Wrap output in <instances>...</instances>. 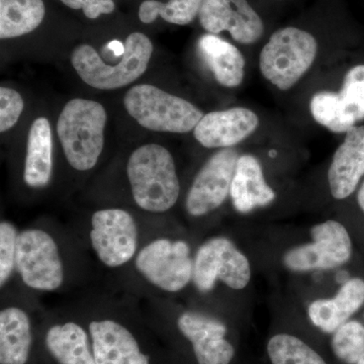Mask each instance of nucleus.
<instances>
[{
    "label": "nucleus",
    "mask_w": 364,
    "mask_h": 364,
    "mask_svg": "<svg viewBox=\"0 0 364 364\" xmlns=\"http://www.w3.org/2000/svg\"><path fill=\"white\" fill-rule=\"evenodd\" d=\"M127 174L136 205L150 213L173 208L181 193V182L171 153L158 144H146L132 153Z\"/></svg>",
    "instance_id": "1"
},
{
    "label": "nucleus",
    "mask_w": 364,
    "mask_h": 364,
    "mask_svg": "<svg viewBox=\"0 0 364 364\" xmlns=\"http://www.w3.org/2000/svg\"><path fill=\"white\" fill-rule=\"evenodd\" d=\"M107 114L104 105L95 100L74 98L60 114L57 134L67 161L79 171L97 165L104 150Z\"/></svg>",
    "instance_id": "2"
},
{
    "label": "nucleus",
    "mask_w": 364,
    "mask_h": 364,
    "mask_svg": "<svg viewBox=\"0 0 364 364\" xmlns=\"http://www.w3.org/2000/svg\"><path fill=\"white\" fill-rule=\"evenodd\" d=\"M124 53L117 65L105 63L95 48L81 44L71 54V64L86 85L102 90H117L131 85L147 70L153 45L142 33L127 38Z\"/></svg>",
    "instance_id": "3"
},
{
    "label": "nucleus",
    "mask_w": 364,
    "mask_h": 364,
    "mask_svg": "<svg viewBox=\"0 0 364 364\" xmlns=\"http://www.w3.org/2000/svg\"><path fill=\"white\" fill-rule=\"evenodd\" d=\"M318 42L306 31L294 26L272 33L260 53L263 77L279 90H289L301 80L315 62Z\"/></svg>",
    "instance_id": "4"
},
{
    "label": "nucleus",
    "mask_w": 364,
    "mask_h": 364,
    "mask_svg": "<svg viewBox=\"0 0 364 364\" xmlns=\"http://www.w3.org/2000/svg\"><path fill=\"white\" fill-rule=\"evenodd\" d=\"M127 112L147 130L186 134L203 117L195 105L150 85L134 86L124 97Z\"/></svg>",
    "instance_id": "5"
},
{
    "label": "nucleus",
    "mask_w": 364,
    "mask_h": 364,
    "mask_svg": "<svg viewBox=\"0 0 364 364\" xmlns=\"http://www.w3.org/2000/svg\"><path fill=\"white\" fill-rule=\"evenodd\" d=\"M312 242L289 249L282 258L294 272L330 270L346 264L353 253L350 234L343 224L328 220L311 229Z\"/></svg>",
    "instance_id": "6"
},
{
    "label": "nucleus",
    "mask_w": 364,
    "mask_h": 364,
    "mask_svg": "<svg viewBox=\"0 0 364 364\" xmlns=\"http://www.w3.org/2000/svg\"><path fill=\"white\" fill-rule=\"evenodd\" d=\"M251 279V265L245 254L226 237H215L198 248L193 259V284L208 293L221 280L230 289L241 291Z\"/></svg>",
    "instance_id": "7"
},
{
    "label": "nucleus",
    "mask_w": 364,
    "mask_h": 364,
    "mask_svg": "<svg viewBox=\"0 0 364 364\" xmlns=\"http://www.w3.org/2000/svg\"><path fill=\"white\" fill-rule=\"evenodd\" d=\"M16 267L31 289L51 291L63 284V263L58 246L43 230L28 229L18 234Z\"/></svg>",
    "instance_id": "8"
},
{
    "label": "nucleus",
    "mask_w": 364,
    "mask_h": 364,
    "mask_svg": "<svg viewBox=\"0 0 364 364\" xmlns=\"http://www.w3.org/2000/svg\"><path fill=\"white\" fill-rule=\"evenodd\" d=\"M136 267L153 286L169 293L181 291L193 279V259L186 241L151 242L136 256Z\"/></svg>",
    "instance_id": "9"
},
{
    "label": "nucleus",
    "mask_w": 364,
    "mask_h": 364,
    "mask_svg": "<svg viewBox=\"0 0 364 364\" xmlns=\"http://www.w3.org/2000/svg\"><path fill=\"white\" fill-rule=\"evenodd\" d=\"M90 241L105 265L119 267L135 255L138 227L134 218L121 208L97 210L91 218Z\"/></svg>",
    "instance_id": "10"
},
{
    "label": "nucleus",
    "mask_w": 364,
    "mask_h": 364,
    "mask_svg": "<svg viewBox=\"0 0 364 364\" xmlns=\"http://www.w3.org/2000/svg\"><path fill=\"white\" fill-rule=\"evenodd\" d=\"M238 152L220 150L205 162L189 188L186 210L193 217H203L221 207L231 191Z\"/></svg>",
    "instance_id": "11"
},
{
    "label": "nucleus",
    "mask_w": 364,
    "mask_h": 364,
    "mask_svg": "<svg viewBox=\"0 0 364 364\" xmlns=\"http://www.w3.org/2000/svg\"><path fill=\"white\" fill-rule=\"evenodd\" d=\"M198 18L208 33L228 32L243 45L254 44L264 33L259 14L247 0H203Z\"/></svg>",
    "instance_id": "12"
},
{
    "label": "nucleus",
    "mask_w": 364,
    "mask_h": 364,
    "mask_svg": "<svg viewBox=\"0 0 364 364\" xmlns=\"http://www.w3.org/2000/svg\"><path fill=\"white\" fill-rule=\"evenodd\" d=\"M179 331L193 345L198 364H230L235 355L233 345L225 336L224 323L205 314L189 311L177 321Z\"/></svg>",
    "instance_id": "13"
},
{
    "label": "nucleus",
    "mask_w": 364,
    "mask_h": 364,
    "mask_svg": "<svg viewBox=\"0 0 364 364\" xmlns=\"http://www.w3.org/2000/svg\"><path fill=\"white\" fill-rule=\"evenodd\" d=\"M258 126L259 117L255 112L246 107H232L203 114L193 135L203 147L227 149L245 140Z\"/></svg>",
    "instance_id": "14"
},
{
    "label": "nucleus",
    "mask_w": 364,
    "mask_h": 364,
    "mask_svg": "<svg viewBox=\"0 0 364 364\" xmlns=\"http://www.w3.org/2000/svg\"><path fill=\"white\" fill-rule=\"evenodd\" d=\"M364 179V126L345 133L328 171L330 191L335 200H346L358 191Z\"/></svg>",
    "instance_id": "15"
},
{
    "label": "nucleus",
    "mask_w": 364,
    "mask_h": 364,
    "mask_svg": "<svg viewBox=\"0 0 364 364\" xmlns=\"http://www.w3.org/2000/svg\"><path fill=\"white\" fill-rule=\"evenodd\" d=\"M90 333L95 364H149L133 334L116 321H93Z\"/></svg>",
    "instance_id": "16"
},
{
    "label": "nucleus",
    "mask_w": 364,
    "mask_h": 364,
    "mask_svg": "<svg viewBox=\"0 0 364 364\" xmlns=\"http://www.w3.org/2000/svg\"><path fill=\"white\" fill-rule=\"evenodd\" d=\"M364 306V279L346 280L331 299H318L308 308L314 326L327 334H334Z\"/></svg>",
    "instance_id": "17"
},
{
    "label": "nucleus",
    "mask_w": 364,
    "mask_h": 364,
    "mask_svg": "<svg viewBox=\"0 0 364 364\" xmlns=\"http://www.w3.org/2000/svg\"><path fill=\"white\" fill-rule=\"evenodd\" d=\"M230 196L237 212L247 214L270 205L277 193L265 181L259 160L245 154L237 161Z\"/></svg>",
    "instance_id": "18"
},
{
    "label": "nucleus",
    "mask_w": 364,
    "mask_h": 364,
    "mask_svg": "<svg viewBox=\"0 0 364 364\" xmlns=\"http://www.w3.org/2000/svg\"><path fill=\"white\" fill-rule=\"evenodd\" d=\"M198 50L218 83L234 88L243 82L245 59L238 48L214 33H207L198 40Z\"/></svg>",
    "instance_id": "19"
},
{
    "label": "nucleus",
    "mask_w": 364,
    "mask_h": 364,
    "mask_svg": "<svg viewBox=\"0 0 364 364\" xmlns=\"http://www.w3.org/2000/svg\"><path fill=\"white\" fill-rule=\"evenodd\" d=\"M52 169L51 124L46 117H39L28 132L23 178L31 188H44L51 181Z\"/></svg>",
    "instance_id": "20"
},
{
    "label": "nucleus",
    "mask_w": 364,
    "mask_h": 364,
    "mask_svg": "<svg viewBox=\"0 0 364 364\" xmlns=\"http://www.w3.org/2000/svg\"><path fill=\"white\" fill-rule=\"evenodd\" d=\"M32 332L28 314L16 306L0 313V363L26 364L30 356Z\"/></svg>",
    "instance_id": "21"
},
{
    "label": "nucleus",
    "mask_w": 364,
    "mask_h": 364,
    "mask_svg": "<svg viewBox=\"0 0 364 364\" xmlns=\"http://www.w3.org/2000/svg\"><path fill=\"white\" fill-rule=\"evenodd\" d=\"M46 345L60 364H95L87 334L75 323L53 326L46 335Z\"/></svg>",
    "instance_id": "22"
},
{
    "label": "nucleus",
    "mask_w": 364,
    "mask_h": 364,
    "mask_svg": "<svg viewBox=\"0 0 364 364\" xmlns=\"http://www.w3.org/2000/svg\"><path fill=\"white\" fill-rule=\"evenodd\" d=\"M46 14L43 0H0V39H13L39 28Z\"/></svg>",
    "instance_id": "23"
},
{
    "label": "nucleus",
    "mask_w": 364,
    "mask_h": 364,
    "mask_svg": "<svg viewBox=\"0 0 364 364\" xmlns=\"http://www.w3.org/2000/svg\"><path fill=\"white\" fill-rule=\"evenodd\" d=\"M203 0H145L139 9V18L144 23H152L158 16L173 25L186 26L200 14Z\"/></svg>",
    "instance_id": "24"
},
{
    "label": "nucleus",
    "mask_w": 364,
    "mask_h": 364,
    "mask_svg": "<svg viewBox=\"0 0 364 364\" xmlns=\"http://www.w3.org/2000/svg\"><path fill=\"white\" fill-rule=\"evenodd\" d=\"M267 353L272 364H327L306 342L286 333L270 338Z\"/></svg>",
    "instance_id": "25"
},
{
    "label": "nucleus",
    "mask_w": 364,
    "mask_h": 364,
    "mask_svg": "<svg viewBox=\"0 0 364 364\" xmlns=\"http://www.w3.org/2000/svg\"><path fill=\"white\" fill-rule=\"evenodd\" d=\"M310 109L314 119L333 133H346L353 128L345 116L339 92L320 91L316 93L311 100Z\"/></svg>",
    "instance_id": "26"
},
{
    "label": "nucleus",
    "mask_w": 364,
    "mask_h": 364,
    "mask_svg": "<svg viewBox=\"0 0 364 364\" xmlns=\"http://www.w3.org/2000/svg\"><path fill=\"white\" fill-rule=\"evenodd\" d=\"M332 350L335 356L346 364H358L364 356V326L349 320L333 335Z\"/></svg>",
    "instance_id": "27"
},
{
    "label": "nucleus",
    "mask_w": 364,
    "mask_h": 364,
    "mask_svg": "<svg viewBox=\"0 0 364 364\" xmlns=\"http://www.w3.org/2000/svg\"><path fill=\"white\" fill-rule=\"evenodd\" d=\"M18 234L16 227L6 221L0 224V284L4 287L16 267V243Z\"/></svg>",
    "instance_id": "28"
},
{
    "label": "nucleus",
    "mask_w": 364,
    "mask_h": 364,
    "mask_svg": "<svg viewBox=\"0 0 364 364\" xmlns=\"http://www.w3.org/2000/svg\"><path fill=\"white\" fill-rule=\"evenodd\" d=\"M23 97L13 88H0V132L11 130L23 111Z\"/></svg>",
    "instance_id": "29"
},
{
    "label": "nucleus",
    "mask_w": 364,
    "mask_h": 364,
    "mask_svg": "<svg viewBox=\"0 0 364 364\" xmlns=\"http://www.w3.org/2000/svg\"><path fill=\"white\" fill-rule=\"evenodd\" d=\"M339 93L345 100L364 102V64H358L347 71Z\"/></svg>",
    "instance_id": "30"
},
{
    "label": "nucleus",
    "mask_w": 364,
    "mask_h": 364,
    "mask_svg": "<svg viewBox=\"0 0 364 364\" xmlns=\"http://www.w3.org/2000/svg\"><path fill=\"white\" fill-rule=\"evenodd\" d=\"M72 9H82L86 18L95 20L102 14H109L116 9L114 0H61Z\"/></svg>",
    "instance_id": "31"
},
{
    "label": "nucleus",
    "mask_w": 364,
    "mask_h": 364,
    "mask_svg": "<svg viewBox=\"0 0 364 364\" xmlns=\"http://www.w3.org/2000/svg\"><path fill=\"white\" fill-rule=\"evenodd\" d=\"M109 48L111 51L114 52V56L122 57L124 53V45L119 41H112L109 44Z\"/></svg>",
    "instance_id": "32"
},
{
    "label": "nucleus",
    "mask_w": 364,
    "mask_h": 364,
    "mask_svg": "<svg viewBox=\"0 0 364 364\" xmlns=\"http://www.w3.org/2000/svg\"><path fill=\"white\" fill-rule=\"evenodd\" d=\"M356 200H358L359 208L364 215V179L356 191Z\"/></svg>",
    "instance_id": "33"
},
{
    "label": "nucleus",
    "mask_w": 364,
    "mask_h": 364,
    "mask_svg": "<svg viewBox=\"0 0 364 364\" xmlns=\"http://www.w3.org/2000/svg\"><path fill=\"white\" fill-rule=\"evenodd\" d=\"M358 364H364V356L358 361Z\"/></svg>",
    "instance_id": "34"
}]
</instances>
